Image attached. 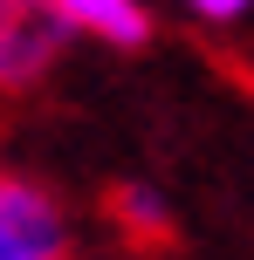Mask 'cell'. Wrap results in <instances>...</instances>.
<instances>
[{"mask_svg":"<svg viewBox=\"0 0 254 260\" xmlns=\"http://www.w3.org/2000/svg\"><path fill=\"white\" fill-rule=\"evenodd\" d=\"M0 260H76L62 199L7 165H0Z\"/></svg>","mask_w":254,"mask_h":260,"instance_id":"1","label":"cell"},{"mask_svg":"<svg viewBox=\"0 0 254 260\" xmlns=\"http://www.w3.org/2000/svg\"><path fill=\"white\" fill-rule=\"evenodd\" d=\"M62 41L69 35L48 14V0H0V96L48 82V69L62 62Z\"/></svg>","mask_w":254,"mask_h":260,"instance_id":"2","label":"cell"},{"mask_svg":"<svg viewBox=\"0 0 254 260\" xmlns=\"http://www.w3.org/2000/svg\"><path fill=\"white\" fill-rule=\"evenodd\" d=\"M69 41H96V48H145L151 41V7L145 0H48Z\"/></svg>","mask_w":254,"mask_h":260,"instance_id":"3","label":"cell"},{"mask_svg":"<svg viewBox=\"0 0 254 260\" xmlns=\"http://www.w3.org/2000/svg\"><path fill=\"white\" fill-rule=\"evenodd\" d=\"M110 219H117V233L137 240V247L172 240V206H165V192H158V185H145V178H124L117 192H110Z\"/></svg>","mask_w":254,"mask_h":260,"instance_id":"4","label":"cell"},{"mask_svg":"<svg viewBox=\"0 0 254 260\" xmlns=\"http://www.w3.org/2000/svg\"><path fill=\"white\" fill-rule=\"evenodd\" d=\"M179 14H192L200 27H247L254 21V0H172Z\"/></svg>","mask_w":254,"mask_h":260,"instance_id":"5","label":"cell"}]
</instances>
